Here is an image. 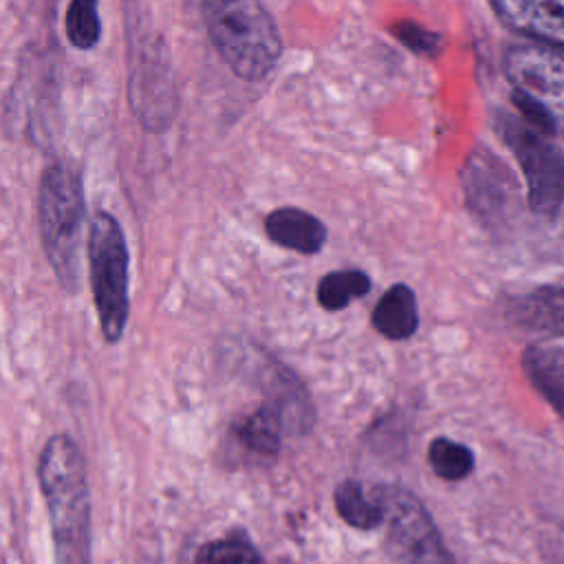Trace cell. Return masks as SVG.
<instances>
[{
	"label": "cell",
	"instance_id": "1",
	"mask_svg": "<svg viewBox=\"0 0 564 564\" xmlns=\"http://www.w3.org/2000/svg\"><path fill=\"white\" fill-rule=\"evenodd\" d=\"M37 478L51 518L55 564H88L90 489L84 456L70 436L55 434L46 441Z\"/></svg>",
	"mask_w": 564,
	"mask_h": 564
},
{
	"label": "cell",
	"instance_id": "14",
	"mask_svg": "<svg viewBox=\"0 0 564 564\" xmlns=\"http://www.w3.org/2000/svg\"><path fill=\"white\" fill-rule=\"evenodd\" d=\"M333 500L339 518L352 529L370 531L386 522V511L381 502L375 496L368 498L357 480H341L335 487Z\"/></svg>",
	"mask_w": 564,
	"mask_h": 564
},
{
	"label": "cell",
	"instance_id": "18",
	"mask_svg": "<svg viewBox=\"0 0 564 564\" xmlns=\"http://www.w3.org/2000/svg\"><path fill=\"white\" fill-rule=\"evenodd\" d=\"M205 564H264L249 538H223L205 549Z\"/></svg>",
	"mask_w": 564,
	"mask_h": 564
},
{
	"label": "cell",
	"instance_id": "11",
	"mask_svg": "<svg viewBox=\"0 0 564 564\" xmlns=\"http://www.w3.org/2000/svg\"><path fill=\"white\" fill-rule=\"evenodd\" d=\"M372 326L379 335L392 341H403L412 337L419 328L416 295L408 284H392L375 304L370 315Z\"/></svg>",
	"mask_w": 564,
	"mask_h": 564
},
{
	"label": "cell",
	"instance_id": "12",
	"mask_svg": "<svg viewBox=\"0 0 564 564\" xmlns=\"http://www.w3.org/2000/svg\"><path fill=\"white\" fill-rule=\"evenodd\" d=\"M522 366L535 390L564 416V348L531 346Z\"/></svg>",
	"mask_w": 564,
	"mask_h": 564
},
{
	"label": "cell",
	"instance_id": "5",
	"mask_svg": "<svg viewBox=\"0 0 564 564\" xmlns=\"http://www.w3.org/2000/svg\"><path fill=\"white\" fill-rule=\"evenodd\" d=\"M372 496L386 511V553L394 564H456L423 502L399 485H379Z\"/></svg>",
	"mask_w": 564,
	"mask_h": 564
},
{
	"label": "cell",
	"instance_id": "19",
	"mask_svg": "<svg viewBox=\"0 0 564 564\" xmlns=\"http://www.w3.org/2000/svg\"><path fill=\"white\" fill-rule=\"evenodd\" d=\"M392 31H394L399 42H403L408 48H412L416 53H432V51L438 48V35L425 31L416 22L401 20L399 24H394Z\"/></svg>",
	"mask_w": 564,
	"mask_h": 564
},
{
	"label": "cell",
	"instance_id": "7",
	"mask_svg": "<svg viewBox=\"0 0 564 564\" xmlns=\"http://www.w3.org/2000/svg\"><path fill=\"white\" fill-rule=\"evenodd\" d=\"M502 66L513 90L535 101L564 137V55L542 44H520L505 53Z\"/></svg>",
	"mask_w": 564,
	"mask_h": 564
},
{
	"label": "cell",
	"instance_id": "9",
	"mask_svg": "<svg viewBox=\"0 0 564 564\" xmlns=\"http://www.w3.org/2000/svg\"><path fill=\"white\" fill-rule=\"evenodd\" d=\"M267 236L291 251L313 256L326 242V227L324 223L297 207H280L264 218Z\"/></svg>",
	"mask_w": 564,
	"mask_h": 564
},
{
	"label": "cell",
	"instance_id": "17",
	"mask_svg": "<svg viewBox=\"0 0 564 564\" xmlns=\"http://www.w3.org/2000/svg\"><path fill=\"white\" fill-rule=\"evenodd\" d=\"M66 35L75 48H93L101 37L97 0H70L66 9Z\"/></svg>",
	"mask_w": 564,
	"mask_h": 564
},
{
	"label": "cell",
	"instance_id": "3",
	"mask_svg": "<svg viewBox=\"0 0 564 564\" xmlns=\"http://www.w3.org/2000/svg\"><path fill=\"white\" fill-rule=\"evenodd\" d=\"M40 234L46 258L59 284L75 293L79 286V249L84 229L82 176L70 163H53L40 181L37 194Z\"/></svg>",
	"mask_w": 564,
	"mask_h": 564
},
{
	"label": "cell",
	"instance_id": "13",
	"mask_svg": "<svg viewBox=\"0 0 564 564\" xmlns=\"http://www.w3.org/2000/svg\"><path fill=\"white\" fill-rule=\"evenodd\" d=\"M286 416L278 403H267L247 414L236 427V438L256 456H275Z\"/></svg>",
	"mask_w": 564,
	"mask_h": 564
},
{
	"label": "cell",
	"instance_id": "8",
	"mask_svg": "<svg viewBox=\"0 0 564 564\" xmlns=\"http://www.w3.org/2000/svg\"><path fill=\"white\" fill-rule=\"evenodd\" d=\"M496 15L516 33L564 51V0H489Z\"/></svg>",
	"mask_w": 564,
	"mask_h": 564
},
{
	"label": "cell",
	"instance_id": "15",
	"mask_svg": "<svg viewBox=\"0 0 564 564\" xmlns=\"http://www.w3.org/2000/svg\"><path fill=\"white\" fill-rule=\"evenodd\" d=\"M372 286V280L361 269H339L328 271L317 282V302L326 311H341L352 300L364 297Z\"/></svg>",
	"mask_w": 564,
	"mask_h": 564
},
{
	"label": "cell",
	"instance_id": "16",
	"mask_svg": "<svg viewBox=\"0 0 564 564\" xmlns=\"http://www.w3.org/2000/svg\"><path fill=\"white\" fill-rule=\"evenodd\" d=\"M427 460H430L434 474L441 476L443 480H449V482L467 478L474 469L471 449L467 445L456 443V441L445 438V436H438L430 443Z\"/></svg>",
	"mask_w": 564,
	"mask_h": 564
},
{
	"label": "cell",
	"instance_id": "2",
	"mask_svg": "<svg viewBox=\"0 0 564 564\" xmlns=\"http://www.w3.org/2000/svg\"><path fill=\"white\" fill-rule=\"evenodd\" d=\"M203 18L216 51L238 77L258 82L271 73L282 40L260 0H203Z\"/></svg>",
	"mask_w": 564,
	"mask_h": 564
},
{
	"label": "cell",
	"instance_id": "10",
	"mask_svg": "<svg viewBox=\"0 0 564 564\" xmlns=\"http://www.w3.org/2000/svg\"><path fill=\"white\" fill-rule=\"evenodd\" d=\"M509 317L533 333L551 337L564 335V286L535 289L529 295H522L509 308Z\"/></svg>",
	"mask_w": 564,
	"mask_h": 564
},
{
	"label": "cell",
	"instance_id": "4",
	"mask_svg": "<svg viewBox=\"0 0 564 564\" xmlns=\"http://www.w3.org/2000/svg\"><path fill=\"white\" fill-rule=\"evenodd\" d=\"M128 247L119 223L108 212H97L88 227V269L101 335L108 344H117L128 324Z\"/></svg>",
	"mask_w": 564,
	"mask_h": 564
},
{
	"label": "cell",
	"instance_id": "6",
	"mask_svg": "<svg viewBox=\"0 0 564 564\" xmlns=\"http://www.w3.org/2000/svg\"><path fill=\"white\" fill-rule=\"evenodd\" d=\"M502 137L524 172L531 209L544 216L557 212L564 198V159L560 150L544 132L509 117L502 123Z\"/></svg>",
	"mask_w": 564,
	"mask_h": 564
}]
</instances>
